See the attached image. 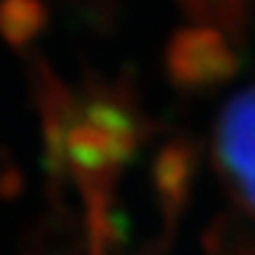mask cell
I'll use <instances>...</instances> for the list:
<instances>
[{
	"label": "cell",
	"mask_w": 255,
	"mask_h": 255,
	"mask_svg": "<svg viewBox=\"0 0 255 255\" xmlns=\"http://www.w3.org/2000/svg\"><path fill=\"white\" fill-rule=\"evenodd\" d=\"M168 71L179 87L201 90L236 74V57L217 27H187L168 46Z\"/></svg>",
	"instance_id": "obj_2"
},
{
	"label": "cell",
	"mask_w": 255,
	"mask_h": 255,
	"mask_svg": "<svg viewBox=\"0 0 255 255\" xmlns=\"http://www.w3.org/2000/svg\"><path fill=\"white\" fill-rule=\"evenodd\" d=\"M193 19L223 25L231 33H239L242 14H245V0H179Z\"/></svg>",
	"instance_id": "obj_3"
},
{
	"label": "cell",
	"mask_w": 255,
	"mask_h": 255,
	"mask_svg": "<svg viewBox=\"0 0 255 255\" xmlns=\"http://www.w3.org/2000/svg\"><path fill=\"white\" fill-rule=\"evenodd\" d=\"M217 163L236 198L255 212V87L236 95L217 123Z\"/></svg>",
	"instance_id": "obj_1"
}]
</instances>
